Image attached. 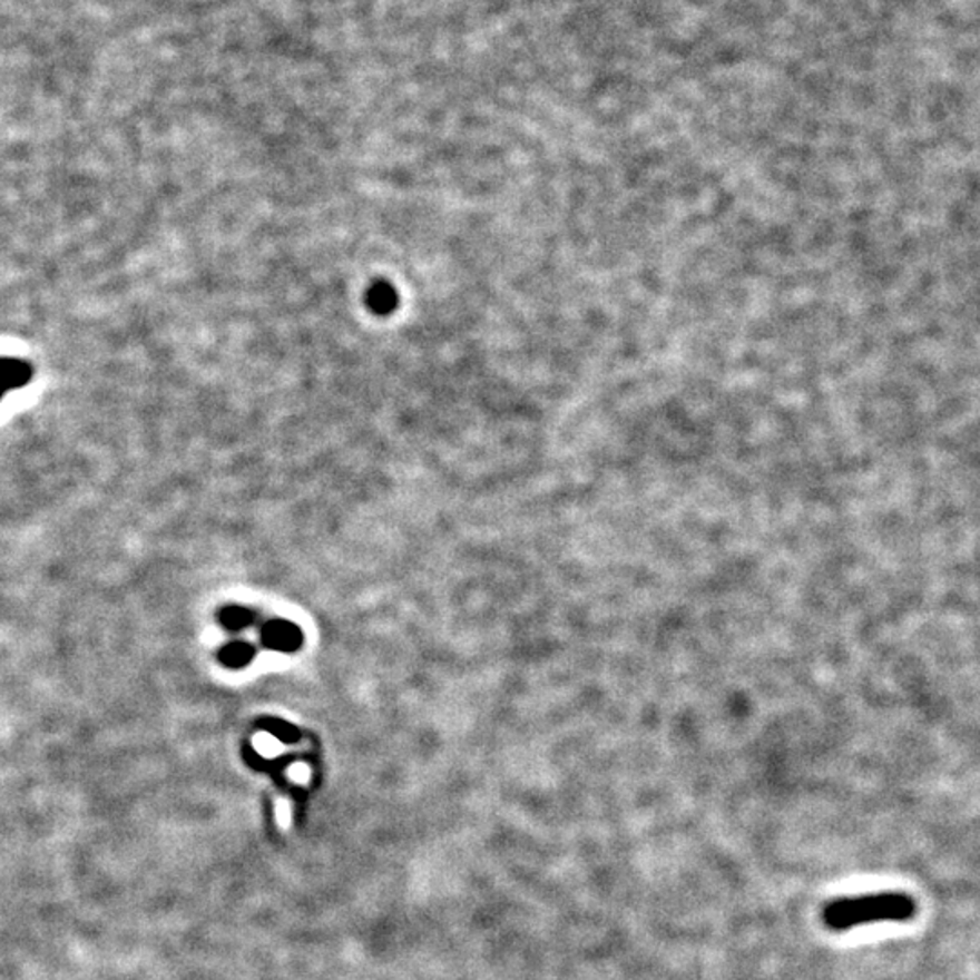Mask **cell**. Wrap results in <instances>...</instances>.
I'll return each instance as SVG.
<instances>
[{"instance_id":"1","label":"cell","mask_w":980,"mask_h":980,"mask_svg":"<svg viewBox=\"0 0 980 980\" xmlns=\"http://www.w3.org/2000/svg\"><path fill=\"white\" fill-rule=\"evenodd\" d=\"M915 913L917 902L912 895L882 892L829 902L824 906L823 919L830 930L844 931L873 922L910 921Z\"/></svg>"},{"instance_id":"2","label":"cell","mask_w":980,"mask_h":980,"mask_svg":"<svg viewBox=\"0 0 980 980\" xmlns=\"http://www.w3.org/2000/svg\"><path fill=\"white\" fill-rule=\"evenodd\" d=\"M26 378H28V369L22 363L8 362V360L0 362V396L8 389L22 385L26 382Z\"/></svg>"},{"instance_id":"3","label":"cell","mask_w":980,"mask_h":980,"mask_svg":"<svg viewBox=\"0 0 980 980\" xmlns=\"http://www.w3.org/2000/svg\"><path fill=\"white\" fill-rule=\"evenodd\" d=\"M267 637L275 645H280V647H290V645L296 641V633H294L293 628L285 627V625H276L275 628H271Z\"/></svg>"},{"instance_id":"4","label":"cell","mask_w":980,"mask_h":980,"mask_svg":"<svg viewBox=\"0 0 980 980\" xmlns=\"http://www.w3.org/2000/svg\"><path fill=\"white\" fill-rule=\"evenodd\" d=\"M256 748L264 755H273L278 748L275 737L271 734H258L255 739Z\"/></svg>"},{"instance_id":"5","label":"cell","mask_w":980,"mask_h":980,"mask_svg":"<svg viewBox=\"0 0 980 980\" xmlns=\"http://www.w3.org/2000/svg\"><path fill=\"white\" fill-rule=\"evenodd\" d=\"M291 777L294 781H300V783H304L310 777V770L305 765H296L291 768Z\"/></svg>"},{"instance_id":"6","label":"cell","mask_w":980,"mask_h":980,"mask_svg":"<svg viewBox=\"0 0 980 980\" xmlns=\"http://www.w3.org/2000/svg\"><path fill=\"white\" fill-rule=\"evenodd\" d=\"M245 654H247L245 648L233 647L229 653H227V657H229V661H244Z\"/></svg>"}]
</instances>
